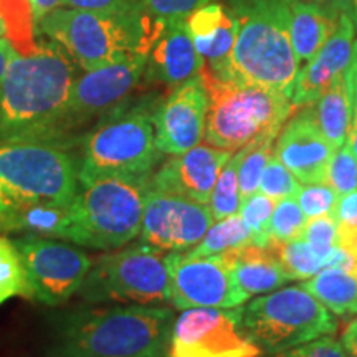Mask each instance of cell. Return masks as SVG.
<instances>
[{"label": "cell", "instance_id": "1", "mask_svg": "<svg viewBox=\"0 0 357 357\" xmlns=\"http://www.w3.org/2000/svg\"><path fill=\"white\" fill-rule=\"evenodd\" d=\"M75 65L50 38L32 53L15 52L0 83V141H48L63 131Z\"/></svg>", "mask_w": 357, "mask_h": 357}, {"label": "cell", "instance_id": "2", "mask_svg": "<svg viewBox=\"0 0 357 357\" xmlns=\"http://www.w3.org/2000/svg\"><path fill=\"white\" fill-rule=\"evenodd\" d=\"M294 0H230L236 37L229 63L215 77L258 84L291 100L300 60L294 53L289 20Z\"/></svg>", "mask_w": 357, "mask_h": 357}, {"label": "cell", "instance_id": "3", "mask_svg": "<svg viewBox=\"0 0 357 357\" xmlns=\"http://www.w3.org/2000/svg\"><path fill=\"white\" fill-rule=\"evenodd\" d=\"M172 324L167 307L75 311L58 324L53 357H167Z\"/></svg>", "mask_w": 357, "mask_h": 357}, {"label": "cell", "instance_id": "4", "mask_svg": "<svg viewBox=\"0 0 357 357\" xmlns=\"http://www.w3.org/2000/svg\"><path fill=\"white\" fill-rule=\"evenodd\" d=\"M164 20L144 12L108 13L60 7L38 22L43 35L60 45L83 71L153 50Z\"/></svg>", "mask_w": 357, "mask_h": 357}, {"label": "cell", "instance_id": "5", "mask_svg": "<svg viewBox=\"0 0 357 357\" xmlns=\"http://www.w3.org/2000/svg\"><path fill=\"white\" fill-rule=\"evenodd\" d=\"M149 178L106 176L79 182L70 205L66 240L95 250H116L141 234Z\"/></svg>", "mask_w": 357, "mask_h": 357}, {"label": "cell", "instance_id": "6", "mask_svg": "<svg viewBox=\"0 0 357 357\" xmlns=\"http://www.w3.org/2000/svg\"><path fill=\"white\" fill-rule=\"evenodd\" d=\"M200 78L208 95L204 139L218 149L235 153L258 137L278 134L294 109L288 96L258 84L222 79L205 65Z\"/></svg>", "mask_w": 357, "mask_h": 357}, {"label": "cell", "instance_id": "7", "mask_svg": "<svg viewBox=\"0 0 357 357\" xmlns=\"http://www.w3.org/2000/svg\"><path fill=\"white\" fill-rule=\"evenodd\" d=\"M73 155L48 141L0 144V185L8 204L68 207L79 189Z\"/></svg>", "mask_w": 357, "mask_h": 357}, {"label": "cell", "instance_id": "8", "mask_svg": "<svg viewBox=\"0 0 357 357\" xmlns=\"http://www.w3.org/2000/svg\"><path fill=\"white\" fill-rule=\"evenodd\" d=\"M153 114L147 108L114 109L84 141L79 182L119 176L151 178L162 153L155 147Z\"/></svg>", "mask_w": 357, "mask_h": 357}, {"label": "cell", "instance_id": "9", "mask_svg": "<svg viewBox=\"0 0 357 357\" xmlns=\"http://www.w3.org/2000/svg\"><path fill=\"white\" fill-rule=\"evenodd\" d=\"M243 328L263 352L280 354L337 331L334 312L301 287L258 296L243 307Z\"/></svg>", "mask_w": 357, "mask_h": 357}, {"label": "cell", "instance_id": "10", "mask_svg": "<svg viewBox=\"0 0 357 357\" xmlns=\"http://www.w3.org/2000/svg\"><path fill=\"white\" fill-rule=\"evenodd\" d=\"M78 293L88 303L164 305L171 301L167 255L144 242L102 255L89 268Z\"/></svg>", "mask_w": 357, "mask_h": 357}, {"label": "cell", "instance_id": "11", "mask_svg": "<svg viewBox=\"0 0 357 357\" xmlns=\"http://www.w3.org/2000/svg\"><path fill=\"white\" fill-rule=\"evenodd\" d=\"M243 307H190L174 319L167 357H261L243 328Z\"/></svg>", "mask_w": 357, "mask_h": 357}, {"label": "cell", "instance_id": "12", "mask_svg": "<svg viewBox=\"0 0 357 357\" xmlns=\"http://www.w3.org/2000/svg\"><path fill=\"white\" fill-rule=\"evenodd\" d=\"M24 261L33 298L61 305L82 287L93 261L83 250L47 236L25 235L13 240Z\"/></svg>", "mask_w": 357, "mask_h": 357}, {"label": "cell", "instance_id": "13", "mask_svg": "<svg viewBox=\"0 0 357 357\" xmlns=\"http://www.w3.org/2000/svg\"><path fill=\"white\" fill-rule=\"evenodd\" d=\"M208 204L169 192L147 189L142 213L141 242L162 252H184L195 247L212 223Z\"/></svg>", "mask_w": 357, "mask_h": 357}, {"label": "cell", "instance_id": "14", "mask_svg": "<svg viewBox=\"0 0 357 357\" xmlns=\"http://www.w3.org/2000/svg\"><path fill=\"white\" fill-rule=\"evenodd\" d=\"M171 301L177 310L190 307H236L242 306L230 275L227 253L205 258L167 255Z\"/></svg>", "mask_w": 357, "mask_h": 357}, {"label": "cell", "instance_id": "15", "mask_svg": "<svg viewBox=\"0 0 357 357\" xmlns=\"http://www.w3.org/2000/svg\"><path fill=\"white\" fill-rule=\"evenodd\" d=\"M147 56V53H136L79 75L71 86L63 131L109 109H118L116 106L139 83Z\"/></svg>", "mask_w": 357, "mask_h": 357}, {"label": "cell", "instance_id": "16", "mask_svg": "<svg viewBox=\"0 0 357 357\" xmlns=\"http://www.w3.org/2000/svg\"><path fill=\"white\" fill-rule=\"evenodd\" d=\"M207 108L208 95L200 73L174 88L153 114L155 147L162 154L178 155L200 144Z\"/></svg>", "mask_w": 357, "mask_h": 357}, {"label": "cell", "instance_id": "17", "mask_svg": "<svg viewBox=\"0 0 357 357\" xmlns=\"http://www.w3.org/2000/svg\"><path fill=\"white\" fill-rule=\"evenodd\" d=\"M334 151L319 129L314 109L306 106L281 126L273 154L303 184H324Z\"/></svg>", "mask_w": 357, "mask_h": 357}, {"label": "cell", "instance_id": "18", "mask_svg": "<svg viewBox=\"0 0 357 357\" xmlns=\"http://www.w3.org/2000/svg\"><path fill=\"white\" fill-rule=\"evenodd\" d=\"M231 151L211 144H197L184 154L172 155L149 178V189L189 197L195 202L208 204L217 177Z\"/></svg>", "mask_w": 357, "mask_h": 357}, {"label": "cell", "instance_id": "19", "mask_svg": "<svg viewBox=\"0 0 357 357\" xmlns=\"http://www.w3.org/2000/svg\"><path fill=\"white\" fill-rule=\"evenodd\" d=\"M354 24L346 13H339L337 25L307 65L294 79L291 105L294 108L316 102L328 88L349 68L354 48Z\"/></svg>", "mask_w": 357, "mask_h": 357}, {"label": "cell", "instance_id": "20", "mask_svg": "<svg viewBox=\"0 0 357 357\" xmlns=\"http://www.w3.org/2000/svg\"><path fill=\"white\" fill-rule=\"evenodd\" d=\"M205 60L197 52L185 20H164L158 40L147 56L146 70L151 79L176 88L197 77Z\"/></svg>", "mask_w": 357, "mask_h": 357}, {"label": "cell", "instance_id": "21", "mask_svg": "<svg viewBox=\"0 0 357 357\" xmlns=\"http://www.w3.org/2000/svg\"><path fill=\"white\" fill-rule=\"evenodd\" d=\"M227 255L231 281L242 305L252 296L275 291L291 280L278 257L268 247L248 245Z\"/></svg>", "mask_w": 357, "mask_h": 357}, {"label": "cell", "instance_id": "22", "mask_svg": "<svg viewBox=\"0 0 357 357\" xmlns=\"http://www.w3.org/2000/svg\"><path fill=\"white\" fill-rule=\"evenodd\" d=\"M70 227V205L58 207L48 204H8L0 213V230L15 234L66 238Z\"/></svg>", "mask_w": 357, "mask_h": 357}, {"label": "cell", "instance_id": "23", "mask_svg": "<svg viewBox=\"0 0 357 357\" xmlns=\"http://www.w3.org/2000/svg\"><path fill=\"white\" fill-rule=\"evenodd\" d=\"M339 19V17H337ZM337 22L334 13L321 8L314 3H303L294 0L291 3V20H289V35L298 60L307 61L331 37Z\"/></svg>", "mask_w": 357, "mask_h": 357}, {"label": "cell", "instance_id": "24", "mask_svg": "<svg viewBox=\"0 0 357 357\" xmlns=\"http://www.w3.org/2000/svg\"><path fill=\"white\" fill-rule=\"evenodd\" d=\"M300 287L334 314L342 316L357 311V270L328 268L301 281Z\"/></svg>", "mask_w": 357, "mask_h": 357}, {"label": "cell", "instance_id": "25", "mask_svg": "<svg viewBox=\"0 0 357 357\" xmlns=\"http://www.w3.org/2000/svg\"><path fill=\"white\" fill-rule=\"evenodd\" d=\"M312 109L324 137L334 149H339L347 141L352 123V102L346 73L339 77L331 88L326 89Z\"/></svg>", "mask_w": 357, "mask_h": 357}, {"label": "cell", "instance_id": "26", "mask_svg": "<svg viewBox=\"0 0 357 357\" xmlns=\"http://www.w3.org/2000/svg\"><path fill=\"white\" fill-rule=\"evenodd\" d=\"M248 245H253V236L247 229V225H245L243 218L240 217V213L238 215L235 213V215L212 223V227L202 236V240L187 253H182V257L189 258V260L215 257L248 247Z\"/></svg>", "mask_w": 357, "mask_h": 357}, {"label": "cell", "instance_id": "27", "mask_svg": "<svg viewBox=\"0 0 357 357\" xmlns=\"http://www.w3.org/2000/svg\"><path fill=\"white\" fill-rule=\"evenodd\" d=\"M0 17L6 25V38L13 50L20 55L37 50L40 43L35 38L37 19L30 0H0Z\"/></svg>", "mask_w": 357, "mask_h": 357}, {"label": "cell", "instance_id": "28", "mask_svg": "<svg viewBox=\"0 0 357 357\" xmlns=\"http://www.w3.org/2000/svg\"><path fill=\"white\" fill-rule=\"evenodd\" d=\"M266 247L278 257L281 265L291 280L305 281L321 273L323 270H328L326 258L318 255L303 238L291 240V242L270 240Z\"/></svg>", "mask_w": 357, "mask_h": 357}, {"label": "cell", "instance_id": "29", "mask_svg": "<svg viewBox=\"0 0 357 357\" xmlns=\"http://www.w3.org/2000/svg\"><path fill=\"white\" fill-rule=\"evenodd\" d=\"M276 137L278 134L261 136L242 147V159L238 164V187L242 204L258 192L261 172L273 154Z\"/></svg>", "mask_w": 357, "mask_h": 357}, {"label": "cell", "instance_id": "30", "mask_svg": "<svg viewBox=\"0 0 357 357\" xmlns=\"http://www.w3.org/2000/svg\"><path fill=\"white\" fill-rule=\"evenodd\" d=\"M242 159V147L236 149L231 158L227 160L225 166L218 174L215 187H213L208 207H211L213 220H222L240 212L242 199H240L238 187V164Z\"/></svg>", "mask_w": 357, "mask_h": 357}, {"label": "cell", "instance_id": "31", "mask_svg": "<svg viewBox=\"0 0 357 357\" xmlns=\"http://www.w3.org/2000/svg\"><path fill=\"white\" fill-rule=\"evenodd\" d=\"M15 296L30 300L33 291L13 240L0 236V306Z\"/></svg>", "mask_w": 357, "mask_h": 357}, {"label": "cell", "instance_id": "32", "mask_svg": "<svg viewBox=\"0 0 357 357\" xmlns=\"http://www.w3.org/2000/svg\"><path fill=\"white\" fill-rule=\"evenodd\" d=\"M275 205L276 200L261 194V192L253 194L242 204L238 213L253 236V245H257V247H266L270 242V222Z\"/></svg>", "mask_w": 357, "mask_h": 357}, {"label": "cell", "instance_id": "33", "mask_svg": "<svg viewBox=\"0 0 357 357\" xmlns=\"http://www.w3.org/2000/svg\"><path fill=\"white\" fill-rule=\"evenodd\" d=\"M306 217L294 197L280 199L275 205L270 222V240L275 242H291L301 238Z\"/></svg>", "mask_w": 357, "mask_h": 357}, {"label": "cell", "instance_id": "34", "mask_svg": "<svg viewBox=\"0 0 357 357\" xmlns=\"http://www.w3.org/2000/svg\"><path fill=\"white\" fill-rule=\"evenodd\" d=\"M324 184L331 187L337 195L357 190V158L347 142L334 151L326 171Z\"/></svg>", "mask_w": 357, "mask_h": 357}, {"label": "cell", "instance_id": "35", "mask_svg": "<svg viewBox=\"0 0 357 357\" xmlns=\"http://www.w3.org/2000/svg\"><path fill=\"white\" fill-rule=\"evenodd\" d=\"M300 189V181L283 166V162L275 154H271L261 172L258 190L273 200H280L284 197H296Z\"/></svg>", "mask_w": 357, "mask_h": 357}, {"label": "cell", "instance_id": "36", "mask_svg": "<svg viewBox=\"0 0 357 357\" xmlns=\"http://www.w3.org/2000/svg\"><path fill=\"white\" fill-rule=\"evenodd\" d=\"M294 199H296L305 217L310 220V218L331 213L339 195L326 184H306L301 185Z\"/></svg>", "mask_w": 357, "mask_h": 357}, {"label": "cell", "instance_id": "37", "mask_svg": "<svg viewBox=\"0 0 357 357\" xmlns=\"http://www.w3.org/2000/svg\"><path fill=\"white\" fill-rule=\"evenodd\" d=\"M213 0H141L142 12L155 20H185Z\"/></svg>", "mask_w": 357, "mask_h": 357}, {"label": "cell", "instance_id": "38", "mask_svg": "<svg viewBox=\"0 0 357 357\" xmlns=\"http://www.w3.org/2000/svg\"><path fill=\"white\" fill-rule=\"evenodd\" d=\"M276 357H349L341 341L333 336H323L306 344L280 352Z\"/></svg>", "mask_w": 357, "mask_h": 357}, {"label": "cell", "instance_id": "39", "mask_svg": "<svg viewBox=\"0 0 357 357\" xmlns=\"http://www.w3.org/2000/svg\"><path fill=\"white\" fill-rule=\"evenodd\" d=\"M63 7L108 13L142 12L141 0H63Z\"/></svg>", "mask_w": 357, "mask_h": 357}, {"label": "cell", "instance_id": "40", "mask_svg": "<svg viewBox=\"0 0 357 357\" xmlns=\"http://www.w3.org/2000/svg\"><path fill=\"white\" fill-rule=\"evenodd\" d=\"M331 215L337 222V225L357 227V190L339 195Z\"/></svg>", "mask_w": 357, "mask_h": 357}, {"label": "cell", "instance_id": "41", "mask_svg": "<svg viewBox=\"0 0 357 357\" xmlns=\"http://www.w3.org/2000/svg\"><path fill=\"white\" fill-rule=\"evenodd\" d=\"M337 247L357 258V227L337 225Z\"/></svg>", "mask_w": 357, "mask_h": 357}, {"label": "cell", "instance_id": "42", "mask_svg": "<svg viewBox=\"0 0 357 357\" xmlns=\"http://www.w3.org/2000/svg\"><path fill=\"white\" fill-rule=\"evenodd\" d=\"M346 82H347V88H349L352 113H357V40L354 42V48H352V58H351L349 68L346 71Z\"/></svg>", "mask_w": 357, "mask_h": 357}, {"label": "cell", "instance_id": "43", "mask_svg": "<svg viewBox=\"0 0 357 357\" xmlns=\"http://www.w3.org/2000/svg\"><path fill=\"white\" fill-rule=\"evenodd\" d=\"M341 344L351 357H357V319H352L342 331Z\"/></svg>", "mask_w": 357, "mask_h": 357}, {"label": "cell", "instance_id": "44", "mask_svg": "<svg viewBox=\"0 0 357 357\" xmlns=\"http://www.w3.org/2000/svg\"><path fill=\"white\" fill-rule=\"evenodd\" d=\"M33 7L35 19H37V24L43 19L45 15L56 10V8L63 7V0H30Z\"/></svg>", "mask_w": 357, "mask_h": 357}, {"label": "cell", "instance_id": "45", "mask_svg": "<svg viewBox=\"0 0 357 357\" xmlns=\"http://www.w3.org/2000/svg\"><path fill=\"white\" fill-rule=\"evenodd\" d=\"M13 55H15V50H13L10 42L7 38L0 40V83H2L3 77H6Z\"/></svg>", "mask_w": 357, "mask_h": 357}, {"label": "cell", "instance_id": "46", "mask_svg": "<svg viewBox=\"0 0 357 357\" xmlns=\"http://www.w3.org/2000/svg\"><path fill=\"white\" fill-rule=\"evenodd\" d=\"M334 7H337L341 13H346L357 26V0H334Z\"/></svg>", "mask_w": 357, "mask_h": 357}, {"label": "cell", "instance_id": "47", "mask_svg": "<svg viewBox=\"0 0 357 357\" xmlns=\"http://www.w3.org/2000/svg\"><path fill=\"white\" fill-rule=\"evenodd\" d=\"M347 146L351 147L352 154L357 158V113H352V123L349 129V136H347Z\"/></svg>", "mask_w": 357, "mask_h": 357}, {"label": "cell", "instance_id": "48", "mask_svg": "<svg viewBox=\"0 0 357 357\" xmlns=\"http://www.w3.org/2000/svg\"><path fill=\"white\" fill-rule=\"evenodd\" d=\"M7 205H8V200H7V197H6V194H3L2 185H0V213L6 211Z\"/></svg>", "mask_w": 357, "mask_h": 357}, {"label": "cell", "instance_id": "49", "mask_svg": "<svg viewBox=\"0 0 357 357\" xmlns=\"http://www.w3.org/2000/svg\"><path fill=\"white\" fill-rule=\"evenodd\" d=\"M6 38V25H3L2 17H0V40Z\"/></svg>", "mask_w": 357, "mask_h": 357}, {"label": "cell", "instance_id": "50", "mask_svg": "<svg viewBox=\"0 0 357 357\" xmlns=\"http://www.w3.org/2000/svg\"><path fill=\"white\" fill-rule=\"evenodd\" d=\"M318 2H323V0H318Z\"/></svg>", "mask_w": 357, "mask_h": 357}, {"label": "cell", "instance_id": "51", "mask_svg": "<svg viewBox=\"0 0 357 357\" xmlns=\"http://www.w3.org/2000/svg\"><path fill=\"white\" fill-rule=\"evenodd\" d=\"M356 312H357V311H356Z\"/></svg>", "mask_w": 357, "mask_h": 357}, {"label": "cell", "instance_id": "52", "mask_svg": "<svg viewBox=\"0 0 357 357\" xmlns=\"http://www.w3.org/2000/svg\"><path fill=\"white\" fill-rule=\"evenodd\" d=\"M349 357H351V356H349Z\"/></svg>", "mask_w": 357, "mask_h": 357}]
</instances>
